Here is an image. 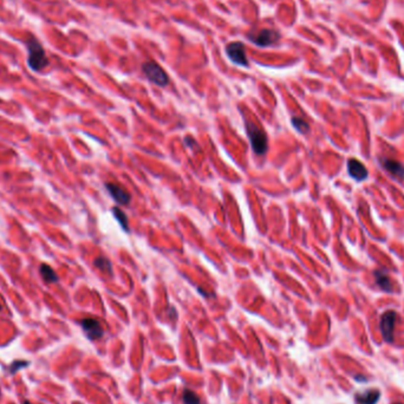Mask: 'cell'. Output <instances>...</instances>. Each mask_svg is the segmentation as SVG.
Returning <instances> with one entry per match:
<instances>
[{
    "label": "cell",
    "instance_id": "cell-14",
    "mask_svg": "<svg viewBox=\"0 0 404 404\" xmlns=\"http://www.w3.org/2000/svg\"><path fill=\"white\" fill-rule=\"evenodd\" d=\"M113 214H114V216L116 217V220L119 221V225H121V227L124 229L125 232H129V223H128L127 215L123 213L121 209L117 207L113 208Z\"/></svg>",
    "mask_w": 404,
    "mask_h": 404
},
{
    "label": "cell",
    "instance_id": "cell-10",
    "mask_svg": "<svg viewBox=\"0 0 404 404\" xmlns=\"http://www.w3.org/2000/svg\"><path fill=\"white\" fill-rule=\"evenodd\" d=\"M380 398V391L378 389H370L355 395V404H377Z\"/></svg>",
    "mask_w": 404,
    "mask_h": 404
},
{
    "label": "cell",
    "instance_id": "cell-12",
    "mask_svg": "<svg viewBox=\"0 0 404 404\" xmlns=\"http://www.w3.org/2000/svg\"><path fill=\"white\" fill-rule=\"evenodd\" d=\"M375 278H376V283L380 287V290H383L384 292H389V293H391V292L394 291L390 277L386 274L385 271H383V269H377V271L375 272Z\"/></svg>",
    "mask_w": 404,
    "mask_h": 404
},
{
    "label": "cell",
    "instance_id": "cell-6",
    "mask_svg": "<svg viewBox=\"0 0 404 404\" xmlns=\"http://www.w3.org/2000/svg\"><path fill=\"white\" fill-rule=\"evenodd\" d=\"M226 53L228 58L231 59L234 64L241 65V67H247L248 61L246 57L245 45L240 42H233L226 47Z\"/></svg>",
    "mask_w": 404,
    "mask_h": 404
},
{
    "label": "cell",
    "instance_id": "cell-4",
    "mask_svg": "<svg viewBox=\"0 0 404 404\" xmlns=\"http://www.w3.org/2000/svg\"><path fill=\"white\" fill-rule=\"evenodd\" d=\"M248 39L258 47H272L279 41V33L273 28H261L257 32L249 33Z\"/></svg>",
    "mask_w": 404,
    "mask_h": 404
},
{
    "label": "cell",
    "instance_id": "cell-11",
    "mask_svg": "<svg viewBox=\"0 0 404 404\" xmlns=\"http://www.w3.org/2000/svg\"><path fill=\"white\" fill-rule=\"evenodd\" d=\"M382 166L394 176L398 177V179L404 180V166L402 165V163L395 161V160H391V159H383Z\"/></svg>",
    "mask_w": 404,
    "mask_h": 404
},
{
    "label": "cell",
    "instance_id": "cell-17",
    "mask_svg": "<svg viewBox=\"0 0 404 404\" xmlns=\"http://www.w3.org/2000/svg\"><path fill=\"white\" fill-rule=\"evenodd\" d=\"M182 400L185 404H201V402H200V398L197 397L193 391L188 390V389H186V390L183 391Z\"/></svg>",
    "mask_w": 404,
    "mask_h": 404
},
{
    "label": "cell",
    "instance_id": "cell-13",
    "mask_svg": "<svg viewBox=\"0 0 404 404\" xmlns=\"http://www.w3.org/2000/svg\"><path fill=\"white\" fill-rule=\"evenodd\" d=\"M41 274L43 277V279L45 280V283H57L58 282V278H57L56 272L53 271V268H51V266L47 265V263H42L41 265Z\"/></svg>",
    "mask_w": 404,
    "mask_h": 404
},
{
    "label": "cell",
    "instance_id": "cell-8",
    "mask_svg": "<svg viewBox=\"0 0 404 404\" xmlns=\"http://www.w3.org/2000/svg\"><path fill=\"white\" fill-rule=\"evenodd\" d=\"M348 171L349 175L358 182L364 181L368 177V169L362 162L356 159H350L348 161Z\"/></svg>",
    "mask_w": 404,
    "mask_h": 404
},
{
    "label": "cell",
    "instance_id": "cell-3",
    "mask_svg": "<svg viewBox=\"0 0 404 404\" xmlns=\"http://www.w3.org/2000/svg\"><path fill=\"white\" fill-rule=\"evenodd\" d=\"M142 70L150 82L155 83L159 87H166L169 78L166 71L155 62H147L142 65Z\"/></svg>",
    "mask_w": 404,
    "mask_h": 404
},
{
    "label": "cell",
    "instance_id": "cell-7",
    "mask_svg": "<svg viewBox=\"0 0 404 404\" xmlns=\"http://www.w3.org/2000/svg\"><path fill=\"white\" fill-rule=\"evenodd\" d=\"M81 325L84 333L87 334V337L90 340H96L103 337L104 331H103L101 323L97 319H94V318H85V319H83L81 322Z\"/></svg>",
    "mask_w": 404,
    "mask_h": 404
},
{
    "label": "cell",
    "instance_id": "cell-9",
    "mask_svg": "<svg viewBox=\"0 0 404 404\" xmlns=\"http://www.w3.org/2000/svg\"><path fill=\"white\" fill-rule=\"evenodd\" d=\"M105 187H107L109 194L115 201L119 202V205H129L131 196L124 188H122L119 185H116V183H107Z\"/></svg>",
    "mask_w": 404,
    "mask_h": 404
},
{
    "label": "cell",
    "instance_id": "cell-18",
    "mask_svg": "<svg viewBox=\"0 0 404 404\" xmlns=\"http://www.w3.org/2000/svg\"><path fill=\"white\" fill-rule=\"evenodd\" d=\"M395 404H402V403H395Z\"/></svg>",
    "mask_w": 404,
    "mask_h": 404
},
{
    "label": "cell",
    "instance_id": "cell-15",
    "mask_svg": "<svg viewBox=\"0 0 404 404\" xmlns=\"http://www.w3.org/2000/svg\"><path fill=\"white\" fill-rule=\"evenodd\" d=\"M292 124H293V127L296 128L300 134H306L310 131V125H309V123L306 122L305 119H300V117H293V119H292Z\"/></svg>",
    "mask_w": 404,
    "mask_h": 404
},
{
    "label": "cell",
    "instance_id": "cell-5",
    "mask_svg": "<svg viewBox=\"0 0 404 404\" xmlns=\"http://www.w3.org/2000/svg\"><path fill=\"white\" fill-rule=\"evenodd\" d=\"M396 319L397 313L392 310L385 311L382 314V317H380V329L385 342L392 343V340H394V329L395 324H396Z\"/></svg>",
    "mask_w": 404,
    "mask_h": 404
},
{
    "label": "cell",
    "instance_id": "cell-16",
    "mask_svg": "<svg viewBox=\"0 0 404 404\" xmlns=\"http://www.w3.org/2000/svg\"><path fill=\"white\" fill-rule=\"evenodd\" d=\"M95 266L103 272H107V273L109 274L113 273V269H111L113 268L111 267V262L109 261L108 259H105V258H97V259L95 260Z\"/></svg>",
    "mask_w": 404,
    "mask_h": 404
},
{
    "label": "cell",
    "instance_id": "cell-1",
    "mask_svg": "<svg viewBox=\"0 0 404 404\" xmlns=\"http://www.w3.org/2000/svg\"><path fill=\"white\" fill-rule=\"evenodd\" d=\"M28 57L27 64L33 71H41L48 65V57L41 43L33 37H28L26 41Z\"/></svg>",
    "mask_w": 404,
    "mask_h": 404
},
{
    "label": "cell",
    "instance_id": "cell-2",
    "mask_svg": "<svg viewBox=\"0 0 404 404\" xmlns=\"http://www.w3.org/2000/svg\"><path fill=\"white\" fill-rule=\"evenodd\" d=\"M246 130H247L248 139L251 141L252 149L254 150V153L258 154V155H263L268 149L266 134L252 122L246 123Z\"/></svg>",
    "mask_w": 404,
    "mask_h": 404
}]
</instances>
